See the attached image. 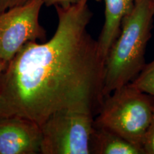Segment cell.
I'll return each mask as SVG.
<instances>
[{"label":"cell","mask_w":154,"mask_h":154,"mask_svg":"<svg viewBox=\"0 0 154 154\" xmlns=\"http://www.w3.org/2000/svg\"><path fill=\"white\" fill-rule=\"evenodd\" d=\"M154 17L153 0H135L105 60L103 98L130 84L145 66V51Z\"/></svg>","instance_id":"2"},{"label":"cell","mask_w":154,"mask_h":154,"mask_svg":"<svg viewBox=\"0 0 154 154\" xmlns=\"http://www.w3.org/2000/svg\"><path fill=\"white\" fill-rule=\"evenodd\" d=\"M7 65V61H4L3 59H2L1 58H0V76H1L2 73L4 69L6 68Z\"/></svg>","instance_id":"13"},{"label":"cell","mask_w":154,"mask_h":154,"mask_svg":"<svg viewBox=\"0 0 154 154\" xmlns=\"http://www.w3.org/2000/svg\"><path fill=\"white\" fill-rule=\"evenodd\" d=\"M104 2L105 22L97 42L100 52L106 60L120 33L123 22L134 8L135 0H104Z\"/></svg>","instance_id":"7"},{"label":"cell","mask_w":154,"mask_h":154,"mask_svg":"<svg viewBox=\"0 0 154 154\" xmlns=\"http://www.w3.org/2000/svg\"><path fill=\"white\" fill-rule=\"evenodd\" d=\"M95 1H96V2H101V0H95Z\"/></svg>","instance_id":"14"},{"label":"cell","mask_w":154,"mask_h":154,"mask_svg":"<svg viewBox=\"0 0 154 154\" xmlns=\"http://www.w3.org/2000/svg\"><path fill=\"white\" fill-rule=\"evenodd\" d=\"M129 84L154 98V59L149 64H145L141 72Z\"/></svg>","instance_id":"9"},{"label":"cell","mask_w":154,"mask_h":154,"mask_svg":"<svg viewBox=\"0 0 154 154\" xmlns=\"http://www.w3.org/2000/svg\"><path fill=\"white\" fill-rule=\"evenodd\" d=\"M142 148L144 154H154V113L151 124L144 137Z\"/></svg>","instance_id":"10"},{"label":"cell","mask_w":154,"mask_h":154,"mask_svg":"<svg viewBox=\"0 0 154 154\" xmlns=\"http://www.w3.org/2000/svg\"><path fill=\"white\" fill-rule=\"evenodd\" d=\"M91 153L144 154L140 148L106 128L94 125L91 142Z\"/></svg>","instance_id":"8"},{"label":"cell","mask_w":154,"mask_h":154,"mask_svg":"<svg viewBox=\"0 0 154 154\" xmlns=\"http://www.w3.org/2000/svg\"><path fill=\"white\" fill-rule=\"evenodd\" d=\"M79 0H44V4L47 7L50 6H66L74 4Z\"/></svg>","instance_id":"12"},{"label":"cell","mask_w":154,"mask_h":154,"mask_svg":"<svg viewBox=\"0 0 154 154\" xmlns=\"http://www.w3.org/2000/svg\"><path fill=\"white\" fill-rule=\"evenodd\" d=\"M40 126V153H91L93 114L76 111H60L51 115Z\"/></svg>","instance_id":"4"},{"label":"cell","mask_w":154,"mask_h":154,"mask_svg":"<svg viewBox=\"0 0 154 154\" xmlns=\"http://www.w3.org/2000/svg\"><path fill=\"white\" fill-rule=\"evenodd\" d=\"M57 28L43 44L29 42L0 76V117L43 124L63 111L94 114L103 100L105 59L87 26L88 0L56 6Z\"/></svg>","instance_id":"1"},{"label":"cell","mask_w":154,"mask_h":154,"mask_svg":"<svg viewBox=\"0 0 154 154\" xmlns=\"http://www.w3.org/2000/svg\"><path fill=\"white\" fill-rule=\"evenodd\" d=\"M29 0H0V14L8 9L22 5Z\"/></svg>","instance_id":"11"},{"label":"cell","mask_w":154,"mask_h":154,"mask_svg":"<svg viewBox=\"0 0 154 154\" xmlns=\"http://www.w3.org/2000/svg\"><path fill=\"white\" fill-rule=\"evenodd\" d=\"M98 113L95 126L119 135L143 150L154 113L153 97L128 84L105 96Z\"/></svg>","instance_id":"3"},{"label":"cell","mask_w":154,"mask_h":154,"mask_svg":"<svg viewBox=\"0 0 154 154\" xmlns=\"http://www.w3.org/2000/svg\"><path fill=\"white\" fill-rule=\"evenodd\" d=\"M41 126L18 116L0 117V154L40 153Z\"/></svg>","instance_id":"6"},{"label":"cell","mask_w":154,"mask_h":154,"mask_svg":"<svg viewBox=\"0 0 154 154\" xmlns=\"http://www.w3.org/2000/svg\"><path fill=\"white\" fill-rule=\"evenodd\" d=\"M44 0H29L0 14V58L7 63L23 46L43 40L46 31L39 23Z\"/></svg>","instance_id":"5"},{"label":"cell","mask_w":154,"mask_h":154,"mask_svg":"<svg viewBox=\"0 0 154 154\" xmlns=\"http://www.w3.org/2000/svg\"><path fill=\"white\" fill-rule=\"evenodd\" d=\"M153 4H154V0H153Z\"/></svg>","instance_id":"15"}]
</instances>
